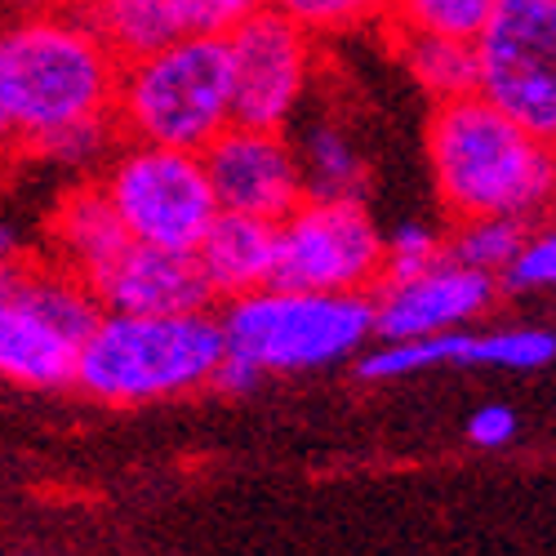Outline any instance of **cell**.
Wrapping results in <instances>:
<instances>
[{"mask_svg": "<svg viewBox=\"0 0 556 556\" xmlns=\"http://www.w3.org/2000/svg\"><path fill=\"white\" fill-rule=\"evenodd\" d=\"M205 178L223 214H250L281 223L307 192L294 156V138L286 129H254L227 125L214 143L201 152Z\"/></svg>", "mask_w": 556, "mask_h": 556, "instance_id": "cell-10", "label": "cell"}, {"mask_svg": "<svg viewBox=\"0 0 556 556\" xmlns=\"http://www.w3.org/2000/svg\"><path fill=\"white\" fill-rule=\"evenodd\" d=\"M494 10L498 0H388L383 27L392 36H441L477 45Z\"/></svg>", "mask_w": 556, "mask_h": 556, "instance_id": "cell-19", "label": "cell"}, {"mask_svg": "<svg viewBox=\"0 0 556 556\" xmlns=\"http://www.w3.org/2000/svg\"><path fill=\"white\" fill-rule=\"evenodd\" d=\"M5 10H80L85 0H0Z\"/></svg>", "mask_w": 556, "mask_h": 556, "instance_id": "cell-32", "label": "cell"}, {"mask_svg": "<svg viewBox=\"0 0 556 556\" xmlns=\"http://www.w3.org/2000/svg\"><path fill=\"white\" fill-rule=\"evenodd\" d=\"M89 290H94L103 312H129V316H178V312L214 307V294L192 254L152 250L134 241L112 258V267Z\"/></svg>", "mask_w": 556, "mask_h": 556, "instance_id": "cell-12", "label": "cell"}, {"mask_svg": "<svg viewBox=\"0 0 556 556\" xmlns=\"http://www.w3.org/2000/svg\"><path fill=\"white\" fill-rule=\"evenodd\" d=\"M18 152H23V134H18V121H14V112H10L5 85H0V165H10Z\"/></svg>", "mask_w": 556, "mask_h": 556, "instance_id": "cell-30", "label": "cell"}, {"mask_svg": "<svg viewBox=\"0 0 556 556\" xmlns=\"http://www.w3.org/2000/svg\"><path fill=\"white\" fill-rule=\"evenodd\" d=\"M112 121L125 143L205 152L227 125H237L227 45L218 36H178L121 63Z\"/></svg>", "mask_w": 556, "mask_h": 556, "instance_id": "cell-4", "label": "cell"}, {"mask_svg": "<svg viewBox=\"0 0 556 556\" xmlns=\"http://www.w3.org/2000/svg\"><path fill=\"white\" fill-rule=\"evenodd\" d=\"M468 348H472V334H463V330L401 339V343H383L375 352H365L356 361V375L365 383H383V379L419 375V369H432V365H468Z\"/></svg>", "mask_w": 556, "mask_h": 556, "instance_id": "cell-21", "label": "cell"}, {"mask_svg": "<svg viewBox=\"0 0 556 556\" xmlns=\"http://www.w3.org/2000/svg\"><path fill=\"white\" fill-rule=\"evenodd\" d=\"M125 245L129 237L112 201L103 197L99 178H85L72 192H63V201L50 214V258L59 267L76 271L85 286H94Z\"/></svg>", "mask_w": 556, "mask_h": 556, "instance_id": "cell-15", "label": "cell"}, {"mask_svg": "<svg viewBox=\"0 0 556 556\" xmlns=\"http://www.w3.org/2000/svg\"><path fill=\"white\" fill-rule=\"evenodd\" d=\"M498 290H507V294L556 290V223L552 227H530L521 254L498 276Z\"/></svg>", "mask_w": 556, "mask_h": 556, "instance_id": "cell-25", "label": "cell"}, {"mask_svg": "<svg viewBox=\"0 0 556 556\" xmlns=\"http://www.w3.org/2000/svg\"><path fill=\"white\" fill-rule=\"evenodd\" d=\"M498 276L472 271L454 258H441L414 276H383L369 290L375 303V339L401 343V339H428L463 330L468 320H481L498 303Z\"/></svg>", "mask_w": 556, "mask_h": 556, "instance_id": "cell-11", "label": "cell"}, {"mask_svg": "<svg viewBox=\"0 0 556 556\" xmlns=\"http://www.w3.org/2000/svg\"><path fill=\"white\" fill-rule=\"evenodd\" d=\"M552 334H556V330H552Z\"/></svg>", "mask_w": 556, "mask_h": 556, "instance_id": "cell-33", "label": "cell"}, {"mask_svg": "<svg viewBox=\"0 0 556 556\" xmlns=\"http://www.w3.org/2000/svg\"><path fill=\"white\" fill-rule=\"evenodd\" d=\"M383 276V231L365 201L303 197L276 223L271 286L320 294H369Z\"/></svg>", "mask_w": 556, "mask_h": 556, "instance_id": "cell-7", "label": "cell"}, {"mask_svg": "<svg viewBox=\"0 0 556 556\" xmlns=\"http://www.w3.org/2000/svg\"><path fill=\"white\" fill-rule=\"evenodd\" d=\"M121 143L125 138H121L116 121L99 116V121H80V125H67L50 138H40V143L27 148V152L54 161V165H67V169H103Z\"/></svg>", "mask_w": 556, "mask_h": 556, "instance_id": "cell-23", "label": "cell"}, {"mask_svg": "<svg viewBox=\"0 0 556 556\" xmlns=\"http://www.w3.org/2000/svg\"><path fill=\"white\" fill-rule=\"evenodd\" d=\"M267 10V0H174V14L182 36H227L237 31L245 18Z\"/></svg>", "mask_w": 556, "mask_h": 556, "instance_id": "cell-27", "label": "cell"}, {"mask_svg": "<svg viewBox=\"0 0 556 556\" xmlns=\"http://www.w3.org/2000/svg\"><path fill=\"white\" fill-rule=\"evenodd\" d=\"M534 223L521 218H503V214H485V218H458L445 231V258L485 271V276H503L513 267V258L521 254L526 237Z\"/></svg>", "mask_w": 556, "mask_h": 556, "instance_id": "cell-20", "label": "cell"}, {"mask_svg": "<svg viewBox=\"0 0 556 556\" xmlns=\"http://www.w3.org/2000/svg\"><path fill=\"white\" fill-rule=\"evenodd\" d=\"M428 165L454 223L485 214L534 223L556 205V148L481 94L432 108Z\"/></svg>", "mask_w": 556, "mask_h": 556, "instance_id": "cell-1", "label": "cell"}, {"mask_svg": "<svg viewBox=\"0 0 556 556\" xmlns=\"http://www.w3.org/2000/svg\"><path fill=\"white\" fill-rule=\"evenodd\" d=\"M258 379H263V369H258L254 361H245V356H237V352H227V356L218 361V369H214V383H210V388L241 396V392H254Z\"/></svg>", "mask_w": 556, "mask_h": 556, "instance_id": "cell-29", "label": "cell"}, {"mask_svg": "<svg viewBox=\"0 0 556 556\" xmlns=\"http://www.w3.org/2000/svg\"><path fill=\"white\" fill-rule=\"evenodd\" d=\"M99 188L112 201L134 245L192 254L218 214L201 152L121 143L99 169Z\"/></svg>", "mask_w": 556, "mask_h": 556, "instance_id": "cell-6", "label": "cell"}, {"mask_svg": "<svg viewBox=\"0 0 556 556\" xmlns=\"http://www.w3.org/2000/svg\"><path fill=\"white\" fill-rule=\"evenodd\" d=\"M396 40L405 72L432 99V108L477 94V45L441 40V36H396Z\"/></svg>", "mask_w": 556, "mask_h": 556, "instance_id": "cell-18", "label": "cell"}, {"mask_svg": "<svg viewBox=\"0 0 556 556\" xmlns=\"http://www.w3.org/2000/svg\"><path fill=\"white\" fill-rule=\"evenodd\" d=\"M294 156H299L307 197H320V201H361L365 197L369 165L339 121H312L299 134Z\"/></svg>", "mask_w": 556, "mask_h": 556, "instance_id": "cell-16", "label": "cell"}, {"mask_svg": "<svg viewBox=\"0 0 556 556\" xmlns=\"http://www.w3.org/2000/svg\"><path fill=\"white\" fill-rule=\"evenodd\" d=\"M80 343L59 330L27 294L0 290V379L23 388H67L76 379Z\"/></svg>", "mask_w": 556, "mask_h": 556, "instance_id": "cell-13", "label": "cell"}, {"mask_svg": "<svg viewBox=\"0 0 556 556\" xmlns=\"http://www.w3.org/2000/svg\"><path fill=\"white\" fill-rule=\"evenodd\" d=\"M14 258H27V245H23V231L0 223V263H14Z\"/></svg>", "mask_w": 556, "mask_h": 556, "instance_id": "cell-31", "label": "cell"}, {"mask_svg": "<svg viewBox=\"0 0 556 556\" xmlns=\"http://www.w3.org/2000/svg\"><path fill=\"white\" fill-rule=\"evenodd\" d=\"M121 59L85 10H10L0 18V85L23 152L67 125L112 116Z\"/></svg>", "mask_w": 556, "mask_h": 556, "instance_id": "cell-2", "label": "cell"}, {"mask_svg": "<svg viewBox=\"0 0 556 556\" xmlns=\"http://www.w3.org/2000/svg\"><path fill=\"white\" fill-rule=\"evenodd\" d=\"M227 352L254 361L263 375H299L356 356L375 339L369 294H320L263 286L227 299L218 312Z\"/></svg>", "mask_w": 556, "mask_h": 556, "instance_id": "cell-5", "label": "cell"}, {"mask_svg": "<svg viewBox=\"0 0 556 556\" xmlns=\"http://www.w3.org/2000/svg\"><path fill=\"white\" fill-rule=\"evenodd\" d=\"M231 67V116L254 129H286L316 76V36L271 5L223 36Z\"/></svg>", "mask_w": 556, "mask_h": 556, "instance_id": "cell-9", "label": "cell"}, {"mask_svg": "<svg viewBox=\"0 0 556 556\" xmlns=\"http://www.w3.org/2000/svg\"><path fill=\"white\" fill-rule=\"evenodd\" d=\"M80 10L121 63L143 59L182 36L174 0H85Z\"/></svg>", "mask_w": 556, "mask_h": 556, "instance_id": "cell-17", "label": "cell"}, {"mask_svg": "<svg viewBox=\"0 0 556 556\" xmlns=\"http://www.w3.org/2000/svg\"><path fill=\"white\" fill-rule=\"evenodd\" d=\"M441 258H445V231L428 223H401L392 237H383V276H414Z\"/></svg>", "mask_w": 556, "mask_h": 556, "instance_id": "cell-26", "label": "cell"}, {"mask_svg": "<svg viewBox=\"0 0 556 556\" xmlns=\"http://www.w3.org/2000/svg\"><path fill=\"white\" fill-rule=\"evenodd\" d=\"M227 356L218 312L178 316H129L103 312L76 356V388L94 401L138 405L165 401L214 383V369Z\"/></svg>", "mask_w": 556, "mask_h": 556, "instance_id": "cell-3", "label": "cell"}, {"mask_svg": "<svg viewBox=\"0 0 556 556\" xmlns=\"http://www.w3.org/2000/svg\"><path fill=\"white\" fill-rule=\"evenodd\" d=\"M205 286L214 303L254 294L271 286V267H276V223L250 218V214H214L205 227L201 245L192 250Z\"/></svg>", "mask_w": 556, "mask_h": 556, "instance_id": "cell-14", "label": "cell"}, {"mask_svg": "<svg viewBox=\"0 0 556 556\" xmlns=\"http://www.w3.org/2000/svg\"><path fill=\"white\" fill-rule=\"evenodd\" d=\"M552 356H556V334L539 326L472 334V348H468V365H494V369H539Z\"/></svg>", "mask_w": 556, "mask_h": 556, "instance_id": "cell-24", "label": "cell"}, {"mask_svg": "<svg viewBox=\"0 0 556 556\" xmlns=\"http://www.w3.org/2000/svg\"><path fill=\"white\" fill-rule=\"evenodd\" d=\"M276 14L299 23L307 36H352L365 27H383L388 0H267Z\"/></svg>", "mask_w": 556, "mask_h": 556, "instance_id": "cell-22", "label": "cell"}, {"mask_svg": "<svg viewBox=\"0 0 556 556\" xmlns=\"http://www.w3.org/2000/svg\"><path fill=\"white\" fill-rule=\"evenodd\" d=\"M517 437V409L513 405H481L468 419V441L481 450H498Z\"/></svg>", "mask_w": 556, "mask_h": 556, "instance_id": "cell-28", "label": "cell"}, {"mask_svg": "<svg viewBox=\"0 0 556 556\" xmlns=\"http://www.w3.org/2000/svg\"><path fill=\"white\" fill-rule=\"evenodd\" d=\"M477 94L556 148V0H498L477 36Z\"/></svg>", "mask_w": 556, "mask_h": 556, "instance_id": "cell-8", "label": "cell"}]
</instances>
